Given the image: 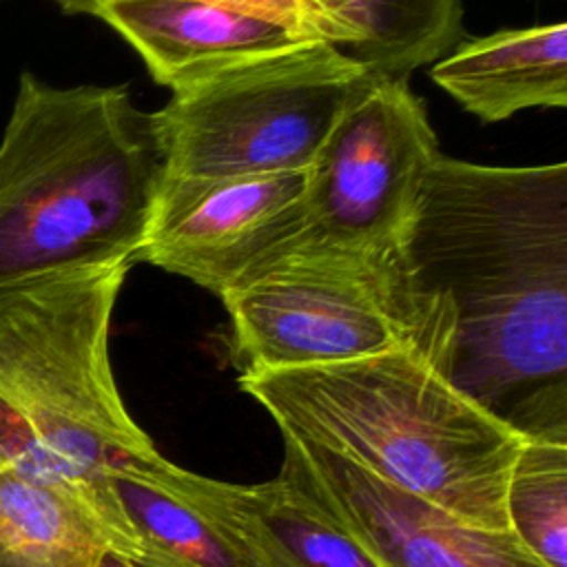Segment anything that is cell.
Wrapping results in <instances>:
<instances>
[{
	"label": "cell",
	"mask_w": 567,
	"mask_h": 567,
	"mask_svg": "<svg viewBox=\"0 0 567 567\" xmlns=\"http://www.w3.org/2000/svg\"><path fill=\"white\" fill-rule=\"evenodd\" d=\"M157 452L115 474L117 501L137 538L135 567H255L166 481Z\"/></svg>",
	"instance_id": "cell-15"
},
{
	"label": "cell",
	"mask_w": 567,
	"mask_h": 567,
	"mask_svg": "<svg viewBox=\"0 0 567 567\" xmlns=\"http://www.w3.org/2000/svg\"><path fill=\"white\" fill-rule=\"evenodd\" d=\"M414 288L454 315L447 379L509 421L567 388V164L439 153L399 241Z\"/></svg>",
	"instance_id": "cell-1"
},
{
	"label": "cell",
	"mask_w": 567,
	"mask_h": 567,
	"mask_svg": "<svg viewBox=\"0 0 567 567\" xmlns=\"http://www.w3.org/2000/svg\"><path fill=\"white\" fill-rule=\"evenodd\" d=\"M439 153L427 111L405 78L370 75L308 168L306 228L297 241L396 248Z\"/></svg>",
	"instance_id": "cell-7"
},
{
	"label": "cell",
	"mask_w": 567,
	"mask_h": 567,
	"mask_svg": "<svg viewBox=\"0 0 567 567\" xmlns=\"http://www.w3.org/2000/svg\"><path fill=\"white\" fill-rule=\"evenodd\" d=\"M166 481L255 567H381L288 474L241 485L164 461Z\"/></svg>",
	"instance_id": "cell-11"
},
{
	"label": "cell",
	"mask_w": 567,
	"mask_h": 567,
	"mask_svg": "<svg viewBox=\"0 0 567 567\" xmlns=\"http://www.w3.org/2000/svg\"><path fill=\"white\" fill-rule=\"evenodd\" d=\"M97 567H135V565L128 558H124V556H120L115 551H106Z\"/></svg>",
	"instance_id": "cell-18"
},
{
	"label": "cell",
	"mask_w": 567,
	"mask_h": 567,
	"mask_svg": "<svg viewBox=\"0 0 567 567\" xmlns=\"http://www.w3.org/2000/svg\"><path fill=\"white\" fill-rule=\"evenodd\" d=\"M321 42L370 75L405 78L461 40L463 0H301Z\"/></svg>",
	"instance_id": "cell-13"
},
{
	"label": "cell",
	"mask_w": 567,
	"mask_h": 567,
	"mask_svg": "<svg viewBox=\"0 0 567 567\" xmlns=\"http://www.w3.org/2000/svg\"><path fill=\"white\" fill-rule=\"evenodd\" d=\"M507 520L547 567H567V427L525 432L507 483Z\"/></svg>",
	"instance_id": "cell-16"
},
{
	"label": "cell",
	"mask_w": 567,
	"mask_h": 567,
	"mask_svg": "<svg viewBox=\"0 0 567 567\" xmlns=\"http://www.w3.org/2000/svg\"><path fill=\"white\" fill-rule=\"evenodd\" d=\"M368 80L354 60L312 42L175 89L155 111L166 177L306 171Z\"/></svg>",
	"instance_id": "cell-6"
},
{
	"label": "cell",
	"mask_w": 567,
	"mask_h": 567,
	"mask_svg": "<svg viewBox=\"0 0 567 567\" xmlns=\"http://www.w3.org/2000/svg\"><path fill=\"white\" fill-rule=\"evenodd\" d=\"M281 434L319 445L465 523L509 529L507 483L525 434L467 399L430 348L241 372Z\"/></svg>",
	"instance_id": "cell-2"
},
{
	"label": "cell",
	"mask_w": 567,
	"mask_h": 567,
	"mask_svg": "<svg viewBox=\"0 0 567 567\" xmlns=\"http://www.w3.org/2000/svg\"><path fill=\"white\" fill-rule=\"evenodd\" d=\"M241 372L339 363L430 348L447 357L454 315L410 281L399 246L346 250L295 241L219 297Z\"/></svg>",
	"instance_id": "cell-5"
},
{
	"label": "cell",
	"mask_w": 567,
	"mask_h": 567,
	"mask_svg": "<svg viewBox=\"0 0 567 567\" xmlns=\"http://www.w3.org/2000/svg\"><path fill=\"white\" fill-rule=\"evenodd\" d=\"M128 270L78 266L0 286V470L75 494L113 551L137 560L113 478L157 447L128 414L111 365V319Z\"/></svg>",
	"instance_id": "cell-3"
},
{
	"label": "cell",
	"mask_w": 567,
	"mask_h": 567,
	"mask_svg": "<svg viewBox=\"0 0 567 567\" xmlns=\"http://www.w3.org/2000/svg\"><path fill=\"white\" fill-rule=\"evenodd\" d=\"M432 80L467 113L492 124L532 106H567V24L503 29L458 40Z\"/></svg>",
	"instance_id": "cell-12"
},
{
	"label": "cell",
	"mask_w": 567,
	"mask_h": 567,
	"mask_svg": "<svg viewBox=\"0 0 567 567\" xmlns=\"http://www.w3.org/2000/svg\"><path fill=\"white\" fill-rule=\"evenodd\" d=\"M164 179L155 113L126 84L55 86L22 71L0 133V286L137 264Z\"/></svg>",
	"instance_id": "cell-4"
},
{
	"label": "cell",
	"mask_w": 567,
	"mask_h": 567,
	"mask_svg": "<svg viewBox=\"0 0 567 567\" xmlns=\"http://www.w3.org/2000/svg\"><path fill=\"white\" fill-rule=\"evenodd\" d=\"M151 78L171 91L250 60L321 42L301 0H97Z\"/></svg>",
	"instance_id": "cell-10"
},
{
	"label": "cell",
	"mask_w": 567,
	"mask_h": 567,
	"mask_svg": "<svg viewBox=\"0 0 567 567\" xmlns=\"http://www.w3.org/2000/svg\"><path fill=\"white\" fill-rule=\"evenodd\" d=\"M66 16H93L97 0H53Z\"/></svg>",
	"instance_id": "cell-17"
},
{
	"label": "cell",
	"mask_w": 567,
	"mask_h": 567,
	"mask_svg": "<svg viewBox=\"0 0 567 567\" xmlns=\"http://www.w3.org/2000/svg\"><path fill=\"white\" fill-rule=\"evenodd\" d=\"M306 193L308 168L166 177L137 261L221 297L299 239Z\"/></svg>",
	"instance_id": "cell-8"
},
{
	"label": "cell",
	"mask_w": 567,
	"mask_h": 567,
	"mask_svg": "<svg viewBox=\"0 0 567 567\" xmlns=\"http://www.w3.org/2000/svg\"><path fill=\"white\" fill-rule=\"evenodd\" d=\"M281 439V472L381 567H547L512 529L476 527L334 452Z\"/></svg>",
	"instance_id": "cell-9"
},
{
	"label": "cell",
	"mask_w": 567,
	"mask_h": 567,
	"mask_svg": "<svg viewBox=\"0 0 567 567\" xmlns=\"http://www.w3.org/2000/svg\"><path fill=\"white\" fill-rule=\"evenodd\" d=\"M113 543L75 494L0 470V567H97Z\"/></svg>",
	"instance_id": "cell-14"
}]
</instances>
